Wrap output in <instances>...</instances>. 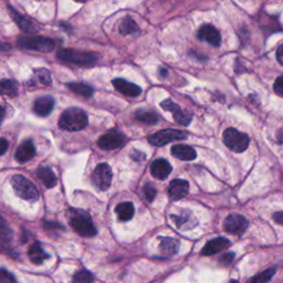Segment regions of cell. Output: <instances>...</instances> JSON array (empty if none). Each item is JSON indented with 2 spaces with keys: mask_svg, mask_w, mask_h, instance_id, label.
<instances>
[{
  "mask_svg": "<svg viewBox=\"0 0 283 283\" xmlns=\"http://www.w3.org/2000/svg\"><path fill=\"white\" fill-rule=\"evenodd\" d=\"M171 152L174 157L182 160H192L197 157L196 150L188 145H175Z\"/></svg>",
  "mask_w": 283,
  "mask_h": 283,
  "instance_id": "ffe728a7",
  "label": "cell"
},
{
  "mask_svg": "<svg viewBox=\"0 0 283 283\" xmlns=\"http://www.w3.org/2000/svg\"><path fill=\"white\" fill-rule=\"evenodd\" d=\"M198 39L208 42L214 47H219L221 42V37L219 31L214 26L205 25L198 30Z\"/></svg>",
  "mask_w": 283,
  "mask_h": 283,
  "instance_id": "7c38bea8",
  "label": "cell"
},
{
  "mask_svg": "<svg viewBox=\"0 0 283 283\" xmlns=\"http://www.w3.org/2000/svg\"><path fill=\"white\" fill-rule=\"evenodd\" d=\"M94 277L90 271L88 270H79L73 276L72 283H93Z\"/></svg>",
  "mask_w": 283,
  "mask_h": 283,
  "instance_id": "4dcf8cb0",
  "label": "cell"
},
{
  "mask_svg": "<svg viewBox=\"0 0 283 283\" xmlns=\"http://www.w3.org/2000/svg\"><path fill=\"white\" fill-rule=\"evenodd\" d=\"M28 257H29L30 261L35 263V265H41L46 259L49 258V254L42 249L39 242H35L28 249Z\"/></svg>",
  "mask_w": 283,
  "mask_h": 283,
  "instance_id": "44dd1931",
  "label": "cell"
},
{
  "mask_svg": "<svg viewBox=\"0 0 283 283\" xmlns=\"http://www.w3.org/2000/svg\"><path fill=\"white\" fill-rule=\"evenodd\" d=\"M18 45L23 49L36 50L40 52H51L54 49V42L48 38L37 36H26L18 39Z\"/></svg>",
  "mask_w": 283,
  "mask_h": 283,
  "instance_id": "5b68a950",
  "label": "cell"
},
{
  "mask_svg": "<svg viewBox=\"0 0 283 283\" xmlns=\"http://www.w3.org/2000/svg\"><path fill=\"white\" fill-rule=\"evenodd\" d=\"M13 190L21 199L28 201H37L39 198V190L29 179L22 175H15L11 178Z\"/></svg>",
  "mask_w": 283,
  "mask_h": 283,
  "instance_id": "3957f363",
  "label": "cell"
},
{
  "mask_svg": "<svg viewBox=\"0 0 283 283\" xmlns=\"http://www.w3.org/2000/svg\"><path fill=\"white\" fill-rule=\"evenodd\" d=\"M187 138V134L185 132L179 130H163L159 131L157 133L148 136V142L154 146H164L171 142L174 141H181L185 140Z\"/></svg>",
  "mask_w": 283,
  "mask_h": 283,
  "instance_id": "ba28073f",
  "label": "cell"
},
{
  "mask_svg": "<svg viewBox=\"0 0 283 283\" xmlns=\"http://www.w3.org/2000/svg\"><path fill=\"white\" fill-rule=\"evenodd\" d=\"M277 60L281 65H283V45H281L277 50Z\"/></svg>",
  "mask_w": 283,
  "mask_h": 283,
  "instance_id": "60d3db41",
  "label": "cell"
},
{
  "mask_svg": "<svg viewBox=\"0 0 283 283\" xmlns=\"http://www.w3.org/2000/svg\"><path fill=\"white\" fill-rule=\"evenodd\" d=\"M273 218L277 221L278 224H280L283 226V211H279V212H276L275 215H273Z\"/></svg>",
  "mask_w": 283,
  "mask_h": 283,
  "instance_id": "b9f144b4",
  "label": "cell"
},
{
  "mask_svg": "<svg viewBox=\"0 0 283 283\" xmlns=\"http://www.w3.org/2000/svg\"><path fill=\"white\" fill-rule=\"evenodd\" d=\"M75 1H78V2H86V1H88V0H75Z\"/></svg>",
  "mask_w": 283,
  "mask_h": 283,
  "instance_id": "bcb514c9",
  "label": "cell"
},
{
  "mask_svg": "<svg viewBox=\"0 0 283 283\" xmlns=\"http://www.w3.org/2000/svg\"><path fill=\"white\" fill-rule=\"evenodd\" d=\"M0 94L9 97H15L18 94L16 83L9 79H4L2 81H0Z\"/></svg>",
  "mask_w": 283,
  "mask_h": 283,
  "instance_id": "4316f807",
  "label": "cell"
},
{
  "mask_svg": "<svg viewBox=\"0 0 283 283\" xmlns=\"http://www.w3.org/2000/svg\"><path fill=\"white\" fill-rule=\"evenodd\" d=\"M160 106H162L164 110L171 112L174 116V119H175V121L178 124L184 125V126H187L190 124L191 119H192V115L190 114V113L182 110V108L179 107L176 103H174L172 100H169V98L160 103Z\"/></svg>",
  "mask_w": 283,
  "mask_h": 283,
  "instance_id": "30bf717a",
  "label": "cell"
},
{
  "mask_svg": "<svg viewBox=\"0 0 283 283\" xmlns=\"http://www.w3.org/2000/svg\"><path fill=\"white\" fill-rule=\"evenodd\" d=\"M275 275H276V269H267L266 271L254 276L251 281H250V283H268Z\"/></svg>",
  "mask_w": 283,
  "mask_h": 283,
  "instance_id": "1f68e13d",
  "label": "cell"
},
{
  "mask_svg": "<svg viewBox=\"0 0 283 283\" xmlns=\"http://www.w3.org/2000/svg\"><path fill=\"white\" fill-rule=\"evenodd\" d=\"M224 143L236 153H242L248 148L249 138L247 134L241 133L238 130L227 129L224 133Z\"/></svg>",
  "mask_w": 283,
  "mask_h": 283,
  "instance_id": "8992f818",
  "label": "cell"
},
{
  "mask_svg": "<svg viewBox=\"0 0 283 283\" xmlns=\"http://www.w3.org/2000/svg\"><path fill=\"white\" fill-rule=\"evenodd\" d=\"M119 29L122 35L126 36V35L136 34V32L139 31V26H138V23L133 20V19L130 17H126L121 21Z\"/></svg>",
  "mask_w": 283,
  "mask_h": 283,
  "instance_id": "83f0119b",
  "label": "cell"
},
{
  "mask_svg": "<svg viewBox=\"0 0 283 283\" xmlns=\"http://www.w3.org/2000/svg\"><path fill=\"white\" fill-rule=\"evenodd\" d=\"M89 124L87 113L82 108L70 107L67 108L60 116V129L69 132H77L86 129Z\"/></svg>",
  "mask_w": 283,
  "mask_h": 283,
  "instance_id": "6da1fadb",
  "label": "cell"
},
{
  "mask_svg": "<svg viewBox=\"0 0 283 283\" xmlns=\"http://www.w3.org/2000/svg\"><path fill=\"white\" fill-rule=\"evenodd\" d=\"M44 228H46L47 230H56V229H63L62 226L60 224H56V223H48V221H46L44 223Z\"/></svg>",
  "mask_w": 283,
  "mask_h": 283,
  "instance_id": "74e56055",
  "label": "cell"
},
{
  "mask_svg": "<svg viewBox=\"0 0 283 283\" xmlns=\"http://www.w3.org/2000/svg\"><path fill=\"white\" fill-rule=\"evenodd\" d=\"M37 176L47 188H53L56 185V182H58L55 174L49 167L38 168Z\"/></svg>",
  "mask_w": 283,
  "mask_h": 283,
  "instance_id": "603a6c76",
  "label": "cell"
},
{
  "mask_svg": "<svg viewBox=\"0 0 283 283\" xmlns=\"http://www.w3.org/2000/svg\"><path fill=\"white\" fill-rule=\"evenodd\" d=\"M159 249L160 252H162L165 257H172L178 252L179 242L176 239L173 238H163L160 240Z\"/></svg>",
  "mask_w": 283,
  "mask_h": 283,
  "instance_id": "cb8c5ba5",
  "label": "cell"
},
{
  "mask_svg": "<svg viewBox=\"0 0 283 283\" xmlns=\"http://www.w3.org/2000/svg\"><path fill=\"white\" fill-rule=\"evenodd\" d=\"M234 259H235V253L234 252H228V253H226L225 256H223L221 257V259H220V261L224 263V265H226V266H228V265H230L231 262L234 261Z\"/></svg>",
  "mask_w": 283,
  "mask_h": 283,
  "instance_id": "8d00e7d4",
  "label": "cell"
},
{
  "mask_svg": "<svg viewBox=\"0 0 283 283\" xmlns=\"http://www.w3.org/2000/svg\"><path fill=\"white\" fill-rule=\"evenodd\" d=\"M0 283H18L12 273L6 269H0Z\"/></svg>",
  "mask_w": 283,
  "mask_h": 283,
  "instance_id": "e575fe53",
  "label": "cell"
},
{
  "mask_svg": "<svg viewBox=\"0 0 283 283\" xmlns=\"http://www.w3.org/2000/svg\"><path fill=\"white\" fill-rule=\"evenodd\" d=\"M230 283H239V282H238V281H235V280H233V281H231Z\"/></svg>",
  "mask_w": 283,
  "mask_h": 283,
  "instance_id": "7dc6e473",
  "label": "cell"
},
{
  "mask_svg": "<svg viewBox=\"0 0 283 283\" xmlns=\"http://www.w3.org/2000/svg\"><path fill=\"white\" fill-rule=\"evenodd\" d=\"M36 75H37V79L39 80V81L47 86V84H50L51 83V78H50V72L47 69H40V70H37L36 71Z\"/></svg>",
  "mask_w": 283,
  "mask_h": 283,
  "instance_id": "d6a6232c",
  "label": "cell"
},
{
  "mask_svg": "<svg viewBox=\"0 0 283 283\" xmlns=\"http://www.w3.org/2000/svg\"><path fill=\"white\" fill-rule=\"evenodd\" d=\"M191 218H192L191 212L187 211V210H183L179 216L172 215V219L174 220V223L176 224L177 228L178 229H183V230L186 229L185 226H187V229L194 227V226H192L191 223H190Z\"/></svg>",
  "mask_w": 283,
  "mask_h": 283,
  "instance_id": "484cf974",
  "label": "cell"
},
{
  "mask_svg": "<svg viewBox=\"0 0 283 283\" xmlns=\"http://www.w3.org/2000/svg\"><path fill=\"white\" fill-rule=\"evenodd\" d=\"M36 156V147L32 141L28 140L19 146L16 152V159L19 163H26L29 162Z\"/></svg>",
  "mask_w": 283,
  "mask_h": 283,
  "instance_id": "2e32d148",
  "label": "cell"
},
{
  "mask_svg": "<svg viewBox=\"0 0 283 283\" xmlns=\"http://www.w3.org/2000/svg\"><path fill=\"white\" fill-rule=\"evenodd\" d=\"M54 107V98L49 95L37 98L34 104V111L39 116H48Z\"/></svg>",
  "mask_w": 283,
  "mask_h": 283,
  "instance_id": "e0dca14e",
  "label": "cell"
},
{
  "mask_svg": "<svg viewBox=\"0 0 283 283\" xmlns=\"http://www.w3.org/2000/svg\"><path fill=\"white\" fill-rule=\"evenodd\" d=\"M56 58L65 62L80 64V65H89L95 62L97 56L91 52H83L73 49H61L56 53Z\"/></svg>",
  "mask_w": 283,
  "mask_h": 283,
  "instance_id": "277c9868",
  "label": "cell"
},
{
  "mask_svg": "<svg viewBox=\"0 0 283 283\" xmlns=\"http://www.w3.org/2000/svg\"><path fill=\"white\" fill-rule=\"evenodd\" d=\"M68 87L71 91H73L78 95H81L83 97H91L94 93L93 88L83 83H70L68 84Z\"/></svg>",
  "mask_w": 283,
  "mask_h": 283,
  "instance_id": "f1b7e54d",
  "label": "cell"
},
{
  "mask_svg": "<svg viewBox=\"0 0 283 283\" xmlns=\"http://www.w3.org/2000/svg\"><path fill=\"white\" fill-rule=\"evenodd\" d=\"M113 86L117 90V91L124 94L126 96L136 97L142 93V89L136 86L134 83H131L129 81H125L123 79H115L113 80Z\"/></svg>",
  "mask_w": 283,
  "mask_h": 283,
  "instance_id": "9a60e30c",
  "label": "cell"
},
{
  "mask_svg": "<svg viewBox=\"0 0 283 283\" xmlns=\"http://www.w3.org/2000/svg\"><path fill=\"white\" fill-rule=\"evenodd\" d=\"M159 71H160V75H162V77H166V75H167V70L166 69L160 68Z\"/></svg>",
  "mask_w": 283,
  "mask_h": 283,
  "instance_id": "f6af8a7d",
  "label": "cell"
},
{
  "mask_svg": "<svg viewBox=\"0 0 283 283\" xmlns=\"http://www.w3.org/2000/svg\"><path fill=\"white\" fill-rule=\"evenodd\" d=\"M189 185L184 179H174L168 188V196L172 200H179L188 194Z\"/></svg>",
  "mask_w": 283,
  "mask_h": 283,
  "instance_id": "5bb4252c",
  "label": "cell"
},
{
  "mask_svg": "<svg viewBox=\"0 0 283 283\" xmlns=\"http://www.w3.org/2000/svg\"><path fill=\"white\" fill-rule=\"evenodd\" d=\"M115 212L121 221H129L134 216V206L130 201L121 202L116 206Z\"/></svg>",
  "mask_w": 283,
  "mask_h": 283,
  "instance_id": "d4e9b609",
  "label": "cell"
},
{
  "mask_svg": "<svg viewBox=\"0 0 283 283\" xmlns=\"http://www.w3.org/2000/svg\"><path fill=\"white\" fill-rule=\"evenodd\" d=\"M247 228L248 220L241 215H229L225 220V230L229 234L241 235L246 231Z\"/></svg>",
  "mask_w": 283,
  "mask_h": 283,
  "instance_id": "8fae6325",
  "label": "cell"
},
{
  "mask_svg": "<svg viewBox=\"0 0 283 283\" xmlns=\"http://www.w3.org/2000/svg\"><path fill=\"white\" fill-rule=\"evenodd\" d=\"M278 141H279L280 143H283V129L278 133Z\"/></svg>",
  "mask_w": 283,
  "mask_h": 283,
  "instance_id": "ee69618b",
  "label": "cell"
},
{
  "mask_svg": "<svg viewBox=\"0 0 283 283\" xmlns=\"http://www.w3.org/2000/svg\"><path fill=\"white\" fill-rule=\"evenodd\" d=\"M150 173H152L153 177L159 179V181H164L172 173V166L166 159L159 158L154 160L150 165Z\"/></svg>",
  "mask_w": 283,
  "mask_h": 283,
  "instance_id": "4fadbf2b",
  "label": "cell"
},
{
  "mask_svg": "<svg viewBox=\"0 0 283 283\" xmlns=\"http://www.w3.org/2000/svg\"><path fill=\"white\" fill-rule=\"evenodd\" d=\"M8 146H9V144H8L7 140L0 139V156H1V155H3L4 153L7 152Z\"/></svg>",
  "mask_w": 283,
  "mask_h": 283,
  "instance_id": "ab89813d",
  "label": "cell"
},
{
  "mask_svg": "<svg viewBox=\"0 0 283 283\" xmlns=\"http://www.w3.org/2000/svg\"><path fill=\"white\" fill-rule=\"evenodd\" d=\"M4 114H6V111H4V108L0 105V125H1V123H2Z\"/></svg>",
  "mask_w": 283,
  "mask_h": 283,
  "instance_id": "7bdbcfd3",
  "label": "cell"
},
{
  "mask_svg": "<svg viewBox=\"0 0 283 283\" xmlns=\"http://www.w3.org/2000/svg\"><path fill=\"white\" fill-rule=\"evenodd\" d=\"M126 143V136L122 132L117 130H112L106 134L101 136L97 144L102 149L112 150L120 148Z\"/></svg>",
  "mask_w": 283,
  "mask_h": 283,
  "instance_id": "9c48e42d",
  "label": "cell"
},
{
  "mask_svg": "<svg viewBox=\"0 0 283 283\" xmlns=\"http://www.w3.org/2000/svg\"><path fill=\"white\" fill-rule=\"evenodd\" d=\"M132 158L134 160H138V162H142V160L146 158V155L144 153L139 152V150H133V152H132Z\"/></svg>",
  "mask_w": 283,
  "mask_h": 283,
  "instance_id": "f35d334b",
  "label": "cell"
},
{
  "mask_svg": "<svg viewBox=\"0 0 283 283\" xmlns=\"http://www.w3.org/2000/svg\"><path fill=\"white\" fill-rule=\"evenodd\" d=\"M71 215L69 217V223L75 233L82 237H93L96 235V228L93 221L87 212L82 210H70Z\"/></svg>",
  "mask_w": 283,
  "mask_h": 283,
  "instance_id": "7a4b0ae2",
  "label": "cell"
},
{
  "mask_svg": "<svg viewBox=\"0 0 283 283\" xmlns=\"http://www.w3.org/2000/svg\"><path fill=\"white\" fill-rule=\"evenodd\" d=\"M229 246V240L225 238H216L214 240H210V241L205 244V247L201 250V254L202 256H212V254L226 250Z\"/></svg>",
  "mask_w": 283,
  "mask_h": 283,
  "instance_id": "ac0fdd59",
  "label": "cell"
},
{
  "mask_svg": "<svg viewBox=\"0 0 283 283\" xmlns=\"http://www.w3.org/2000/svg\"><path fill=\"white\" fill-rule=\"evenodd\" d=\"M136 120L142 122V123L147 124V125H153L156 124L158 122V117L153 112L149 111H138L135 113Z\"/></svg>",
  "mask_w": 283,
  "mask_h": 283,
  "instance_id": "f546056e",
  "label": "cell"
},
{
  "mask_svg": "<svg viewBox=\"0 0 283 283\" xmlns=\"http://www.w3.org/2000/svg\"><path fill=\"white\" fill-rule=\"evenodd\" d=\"M12 233L8 224L0 216V251H10Z\"/></svg>",
  "mask_w": 283,
  "mask_h": 283,
  "instance_id": "d6986e66",
  "label": "cell"
},
{
  "mask_svg": "<svg viewBox=\"0 0 283 283\" xmlns=\"http://www.w3.org/2000/svg\"><path fill=\"white\" fill-rule=\"evenodd\" d=\"M144 195H145L146 199H147L149 202H152L155 199V197H156V195H157L156 188H155L150 183H147L144 186Z\"/></svg>",
  "mask_w": 283,
  "mask_h": 283,
  "instance_id": "836d02e7",
  "label": "cell"
},
{
  "mask_svg": "<svg viewBox=\"0 0 283 283\" xmlns=\"http://www.w3.org/2000/svg\"><path fill=\"white\" fill-rule=\"evenodd\" d=\"M10 12H11V16L13 18V20L17 22V25L20 27V29L25 32H27V34H35V32L40 30V28H38L36 26V23H34L26 17L20 16L16 11H13L11 8H10Z\"/></svg>",
  "mask_w": 283,
  "mask_h": 283,
  "instance_id": "7402d4cb",
  "label": "cell"
},
{
  "mask_svg": "<svg viewBox=\"0 0 283 283\" xmlns=\"http://www.w3.org/2000/svg\"><path fill=\"white\" fill-rule=\"evenodd\" d=\"M273 90H275L277 95L283 97V77H279L276 80Z\"/></svg>",
  "mask_w": 283,
  "mask_h": 283,
  "instance_id": "d590c367",
  "label": "cell"
},
{
  "mask_svg": "<svg viewBox=\"0 0 283 283\" xmlns=\"http://www.w3.org/2000/svg\"><path fill=\"white\" fill-rule=\"evenodd\" d=\"M92 183L97 189L107 190L112 183V169L106 163L98 164L92 173Z\"/></svg>",
  "mask_w": 283,
  "mask_h": 283,
  "instance_id": "52a82bcc",
  "label": "cell"
}]
</instances>
